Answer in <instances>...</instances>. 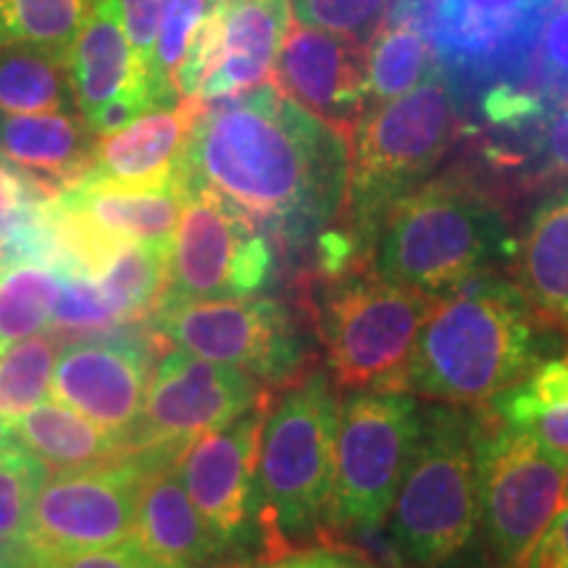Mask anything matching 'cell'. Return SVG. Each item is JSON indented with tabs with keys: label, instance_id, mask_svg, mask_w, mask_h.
<instances>
[{
	"label": "cell",
	"instance_id": "obj_1",
	"mask_svg": "<svg viewBox=\"0 0 568 568\" xmlns=\"http://www.w3.org/2000/svg\"><path fill=\"white\" fill-rule=\"evenodd\" d=\"M180 176L222 195L272 243L303 247L345 209L351 151L345 132L266 82L197 111Z\"/></svg>",
	"mask_w": 568,
	"mask_h": 568
},
{
	"label": "cell",
	"instance_id": "obj_2",
	"mask_svg": "<svg viewBox=\"0 0 568 568\" xmlns=\"http://www.w3.org/2000/svg\"><path fill=\"white\" fill-rule=\"evenodd\" d=\"M518 284L481 272L432 301L403 389L458 408L489 406L556 351Z\"/></svg>",
	"mask_w": 568,
	"mask_h": 568
},
{
	"label": "cell",
	"instance_id": "obj_3",
	"mask_svg": "<svg viewBox=\"0 0 568 568\" xmlns=\"http://www.w3.org/2000/svg\"><path fill=\"white\" fill-rule=\"evenodd\" d=\"M387 524L410 568H487L471 414L458 406L424 408L422 435Z\"/></svg>",
	"mask_w": 568,
	"mask_h": 568
},
{
	"label": "cell",
	"instance_id": "obj_4",
	"mask_svg": "<svg viewBox=\"0 0 568 568\" xmlns=\"http://www.w3.org/2000/svg\"><path fill=\"white\" fill-rule=\"evenodd\" d=\"M514 253L506 219L487 197L437 182L389 209L368 258L382 280L439 297Z\"/></svg>",
	"mask_w": 568,
	"mask_h": 568
},
{
	"label": "cell",
	"instance_id": "obj_5",
	"mask_svg": "<svg viewBox=\"0 0 568 568\" xmlns=\"http://www.w3.org/2000/svg\"><path fill=\"white\" fill-rule=\"evenodd\" d=\"M458 111L443 67L416 90L376 103L353 126L345 226L361 258L372 255L382 219L422 187L456 138Z\"/></svg>",
	"mask_w": 568,
	"mask_h": 568
},
{
	"label": "cell",
	"instance_id": "obj_6",
	"mask_svg": "<svg viewBox=\"0 0 568 568\" xmlns=\"http://www.w3.org/2000/svg\"><path fill=\"white\" fill-rule=\"evenodd\" d=\"M329 376L308 372L266 414L261 435L266 556L287 558L322 531L335 481L339 403Z\"/></svg>",
	"mask_w": 568,
	"mask_h": 568
},
{
	"label": "cell",
	"instance_id": "obj_7",
	"mask_svg": "<svg viewBox=\"0 0 568 568\" xmlns=\"http://www.w3.org/2000/svg\"><path fill=\"white\" fill-rule=\"evenodd\" d=\"M474 458L485 564L527 568L564 497L568 458L503 424L489 406L474 416Z\"/></svg>",
	"mask_w": 568,
	"mask_h": 568
},
{
	"label": "cell",
	"instance_id": "obj_8",
	"mask_svg": "<svg viewBox=\"0 0 568 568\" xmlns=\"http://www.w3.org/2000/svg\"><path fill=\"white\" fill-rule=\"evenodd\" d=\"M435 297L374 272L332 276L316 295V332L343 389H403L422 322Z\"/></svg>",
	"mask_w": 568,
	"mask_h": 568
},
{
	"label": "cell",
	"instance_id": "obj_9",
	"mask_svg": "<svg viewBox=\"0 0 568 568\" xmlns=\"http://www.w3.org/2000/svg\"><path fill=\"white\" fill-rule=\"evenodd\" d=\"M422 424L424 406L403 389H353L339 403L335 481L322 531L389 521Z\"/></svg>",
	"mask_w": 568,
	"mask_h": 568
},
{
	"label": "cell",
	"instance_id": "obj_10",
	"mask_svg": "<svg viewBox=\"0 0 568 568\" xmlns=\"http://www.w3.org/2000/svg\"><path fill=\"white\" fill-rule=\"evenodd\" d=\"M148 322L155 339H166L205 361L243 368L264 385H293L301 379L303 337L287 305L272 297H161Z\"/></svg>",
	"mask_w": 568,
	"mask_h": 568
},
{
	"label": "cell",
	"instance_id": "obj_11",
	"mask_svg": "<svg viewBox=\"0 0 568 568\" xmlns=\"http://www.w3.org/2000/svg\"><path fill=\"white\" fill-rule=\"evenodd\" d=\"M268 403V389L243 368L205 361L187 351L166 353L151 374L145 408L130 445L148 468L176 464V458L205 432L237 422Z\"/></svg>",
	"mask_w": 568,
	"mask_h": 568
},
{
	"label": "cell",
	"instance_id": "obj_12",
	"mask_svg": "<svg viewBox=\"0 0 568 568\" xmlns=\"http://www.w3.org/2000/svg\"><path fill=\"white\" fill-rule=\"evenodd\" d=\"M184 187L187 197L169 243L166 290L161 297L219 301L261 293L274 280L272 240L213 190L187 182Z\"/></svg>",
	"mask_w": 568,
	"mask_h": 568
},
{
	"label": "cell",
	"instance_id": "obj_13",
	"mask_svg": "<svg viewBox=\"0 0 568 568\" xmlns=\"http://www.w3.org/2000/svg\"><path fill=\"white\" fill-rule=\"evenodd\" d=\"M268 403H261L222 429L205 432L176 458L190 500L219 539L226 558L266 550L264 493H261V435Z\"/></svg>",
	"mask_w": 568,
	"mask_h": 568
},
{
	"label": "cell",
	"instance_id": "obj_14",
	"mask_svg": "<svg viewBox=\"0 0 568 568\" xmlns=\"http://www.w3.org/2000/svg\"><path fill=\"white\" fill-rule=\"evenodd\" d=\"M290 27V0H211L176 71L180 101L203 109L266 84Z\"/></svg>",
	"mask_w": 568,
	"mask_h": 568
},
{
	"label": "cell",
	"instance_id": "obj_15",
	"mask_svg": "<svg viewBox=\"0 0 568 568\" xmlns=\"http://www.w3.org/2000/svg\"><path fill=\"white\" fill-rule=\"evenodd\" d=\"M148 474L151 468L138 456L101 468L61 471L34 497L27 539L48 558L126 542L134 535Z\"/></svg>",
	"mask_w": 568,
	"mask_h": 568
},
{
	"label": "cell",
	"instance_id": "obj_16",
	"mask_svg": "<svg viewBox=\"0 0 568 568\" xmlns=\"http://www.w3.org/2000/svg\"><path fill=\"white\" fill-rule=\"evenodd\" d=\"M437 61L474 82L518 88L552 0H416Z\"/></svg>",
	"mask_w": 568,
	"mask_h": 568
},
{
	"label": "cell",
	"instance_id": "obj_17",
	"mask_svg": "<svg viewBox=\"0 0 568 568\" xmlns=\"http://www.w3.org/2000/svg\"><path fill=\"white\" fill-rule=\"evenodd\" d=\"M151 385L148 347L134 339H84L55 358L51 395L61 406L130 439Z\"/></svg>",
	"mask_w": 568,
	"mask_h": 568
},
{
	"label": "cell",
	"instance_id": "obj_18",
	"mask_svg": "<svg viewBox=\"0 0 568 568\" xmlns=\"http://www.w3.org/2000/svg\"><path fill=\"white\" fill-rule=\"evenodd\" d=\"M274 84L339 132L366 111V51L343 34L290 27L274 67Z\"/></svg>",
	"mask_w": 568,
	"mask_h": 568
},
{
	"label": "cell",
	"instance_id": "obj_19",
	"mask_svg": "<svg viewBox=\"0 0 568 568\" xmlns=\"http://www.w3.org/2000/svg\"><path fill=\"white\" fill-rule=\"evenodd\" d=\"M69 82L82 116L119 98H140L153 105L151 77L126 34L122 0H98L67 55Z\"/></svg>",
	"mask_w": 568,
	"mask_h": 568
},
{
	"label": "cell",
	"instance_id": "obj_20",
	"mask_svg": "<svg viewBox=\"0 0 568 568\" xmlns=\"http://www.w3.org/2000/svg\"><path fill=\"white\" fill-rule=\"evenodd\" d=\"M132 542L155 568H216L230 564L219 539L190 500L174 464L153 468L142 481Z\"/></svg>",
	"mask_w": 568,
	"mask_h": 568
},
{
	"label": "cell",
	"instance_id": "obj_21",
	"mask_svg": "<svg viewBox=\"0 0 568 568\" xmlns=\"http://www.w3.org/2000/svg\"><path fill=\"white\" fill-rule=\"evenodd\" d=\"M201 105L176 103L169 109H151L105 134L92 148L90 172L82 180L116 184H163L180 172V161Z\"/></svg>",
	"mask_w": 568,
	"mask_h": 568
},
{
	"label": "cell",
	"instance_id": "obj_22",
	"mask_svg": "<svg viewBox=\"0 0 568 568\" xmlns=\"http://www.w3.org/2000/svg\"><path fill=\"white\" fill-rule=\"evenodd\" d=\"M95 140L84 119L71 113L0 111V153L53 195L90 172Z\"/></svg>",
	"mask_w": 568,
	"mask_h": 568
},
{
	"label": "cell",
	"instance_id": "obj_23",
	"mask_svg": "<svg viewBox=\"0 0 568 568\" xmlns=\"http://www.w3.org/2000/svg\"><path fill=\"white\" fill-rule=\"evenodd\" d=\"M516 253V284L531 311L568 335V190L531 211Z\"/></svg>",
	"mask_w": 568,
	"mask_h": 568
},
{
	"label": "cell",
	"instance_id": "obj_24",
	"mask_svg": "<svg viewBox=\"0 0 568 568\" xmlns=\"http://www.w3.org/2000/svg\"><path fill=\"white\" fill-rule=\"evenodd\" d=\"M19 447L32 453L48 471H84L132 456L130 439L103 429L59 400H42L11 422Z\"/></svg>",
	"mask_w": 568,
	"mask_h": 568
},
{
	"label": "cell",
	"instance_id": "obj_25",
	"mask_svg": "<svg viewBox=\"0 0 568 568\" xmlns=\"http://www.w3.org/2000/svg\"><path fill=\"white\" fill-rule=\"evenodd\" d=\"M489 408L503 424L568 458V358H545Z\"/></svg>",
	"mask_w": 568,
	"mask_h": 568
},
{
	"label": "cell",
	"instance_id": "obj_26",
	"mask_svg": "<svg viewBox=\"0 0 568 568\" xmlns=\"http://www.w3.org/2000/svg\"><path fill=\"white\" fill-rule=\"evenodd\" d=\"M77 109L67 61L40 48H0V111L69 113Z\"/></svg>",
	"mask_w": 568,
	"mask_h": 568
},
{
	"label": "cell",
	"instance_id": "obj_27",
	"mask_svg": "<svg viewBox=\"0 0 568 568\" xmlns=\"http://www.w3.org/2000/svg\"><path fill=\"white\" fill-rule=\"evenodd\" d=\"M439 69L437 53L410 21H395L379 32L366 51V92L374 105L406 95Z\"/></svg>",
	"mask_w": 568,
	"mask_h": 568
},
{
	"label": "cell",
	"instance_id": "obj_28",
	"mask_svg": "<svg viewBox=\"0 0 568 568\" xmlns=\"http://www.w3.org/2000/svg\"><path fill=\"white\" fill-rule=\"evenodd\" d=\"M166 261L169 245L126 243L111 255L101 274H95L119 324L148 316L159 305L166 290Z\"/></svg>",
	"mask_w": 568,
	"mask_h": 568
},
{
	"label": "cell",
	"instance_id": "obj_29",
	"mask_svg": "<svg viewBox=\"0 0 568 568\" xmlns=\"http://www.w3.org/2000/svg\"><path fill=\"white\" fill-rule=\"evenodd\" d=\"M98 0H0V48H40L67 61Z\"/></svg>",
	"mask_w": 568,
	"mask_h": 568
},
{
	"label": "cell",
	"instance_id": "obj_30",
	"mask_svg": "<svg viewBox=\"0 0 568 568\" xmlns=\"http://www.w3.org/2000/svg\"><path fill=\"white\" fill-rule=\"evenodd\" d=\"M61 293V266L19 261L0 266V347L32 337L48 324Z\"/></svg>",
	"mask_w": 568,
	"mask_h": 568
},
{
	"label": "cell",
	"instance_id": "obj_31",
	"mask_svg": "<svg viewBox=\"0 0 568 568\" xmlns=\"http://www.w3.org/2000/svg\"><path fill=\"white\" fill-rule=\"evenodd\" d=\"M53 335H32L9 347H0V416H24L51 393L55 366Z\"/></svg>",
	"mask_w": 568,
	"mask_h": 568
},
{
	"label": "cell",
	"instance_id": "obj_32",
	"mask_svg": "<svg viewBox=\"0 0 568 568\" xmlns=\"http://www.w3.org/2000/svg\"><path fill=\"white\" fill-rule=\"evenodd\" d=\"M209 6L211 0H163L159 34H155L151 67H148L155 109L182 103L176 92V71L193 42L195 30L209 13Z\"/></svg>",
	"mask_w": 568,
	"mask_h": 568
},
{
	"label": "cell",
	"instance_id": "obj_33",
	"mask_svg": "<svg viewBox=\"0 0 568 568\" xmlns=\"http://www.w3.org/2000/svg\"><path fill=\"white\" fill-rule=\"evenodd\" d=\"M48 474V466L24 447L0 453V542L27 535L32 503Z\"/></svg>",
	"mask_w": 568,
	"mask_h": 568
},
{
	"label": "cell",
	"instance_id": "obj_34",
	"mask_svg": "<svg viewBox=\"0 0 568 568\" xmlns=\"http://www.w3.org/2000/svg\"><path fill=\"white\" fill-rule=\"evenodd\" d=\"M290 3L297 24L364 42L387 17L393 0H290Z\"/></svg>",
	"mask_w": 568,
	"mask_h": 568
},
{
	"label": "cell",
	"instance_id": "obj_35",
	"mask_svg": "<svg viewBox=\"0 0 568 568\" xmlns=\"http://www.w3.org/2000/svg\"><path fill=\"white\" fill-rule=\"evenodd\" d=\"M42 568H155L151 560L142 556V550L132 539L122 545L103 550L74 552V556H55L42 558Z\"/></svg>",
	"mask_w": 568,
	"mask_h": 568
},
{
	"label": "cell",
	"instance_id": "obj_36",
	"mask_svg": "<svg viewBox=\"0 0 568 568\" xmlns=\"http://www.w3.org/2000/svg\"><path fill=\"white\" fill-rule=\"evenodd\" d=\"M539 55L552 80H568V3L548 13L539 30Z\"/></svg>",
	"mask_w": 568,
	"mask_h": 568
},
{
	"label": "cell",
	"instance_id": "obj_37",
	"mask_svg": "<svg viewBox=\"0 0 568 568\" xmlns=\"http://www.w3.org/2000/svg\"><path fill=\"white\" fill-rule=\"evenodd\" d=\"M527 568H568V506L560 508L537 539Z\"/></svg>",
	"mask_w": 568,
	"mask_h": 568
},
{
	"label": "cell",
	"instance_id": "obj_38",
	"mask_svg": "<svg viewBox=\"0 0 568 568\" xmlns=\"http://www.w3.org/2000/svg\"><path fill=\"white\" fill-rule=\"evenodd\" d=\"M539 155L556 172L568 174V103L552 113L539 138Z\"/></svg>",
	"mask_w": 568,
	"mask_h": 568
},
{
	"label": "cell",
	"instance_id": "obj_39",
	"mask_svg": "<svg viewBox=\"0 0 568 568\" xmlns=\"http://www.w3.org/2000/svg\"><path fill=\"white\" fill-rule=\"evenodd\" d=\"M301 556H303L305 568H374V566H368L366 560L347 556V552H339V550L324 548V550L301 552Z\"/></svg>",
	"mask_w": 568,
	"mask_h": 568
},
{
	"label": "cell",
	"instance_id": "obj_40",
	"mask_svg": "<svg viewBox=\"0 0 568 568\" xmlns=\"http://www.w3.org/2000/svg\"><path fill=\"white\" fill-rule=\"evenodd\" d=\"M17 437H13V429H11V422L9 418L0 416V453L6 450H17Z\"/></svg>",
	"mask_w": 568,
	"mask_h": 568
},
{
	"label": "cell",
	"instance_id": "obj_41",
	"mask_svg": "<svg viewBox=\"0 0 568 568\" xmlns=\"http://www.w3.org/2000/svg\"><path fill=\"white\" fill-rule=\"evenodd\" d=\"M274 568H305L303 566V556H287L282 564H276Z\"/></svg>",
	"mask_w": 568,
	"mask_h": 568
},
{
	"label": "cell",
	"instance_id": "obj_42",
	"mask_svg": "<svg viewBox=\"0 0 568 568\" xmlns=\"http://www.w3.org/2000/svg\"><path fill=\"white\" fill-rule=\"evenodd\" d=\"M224 568H274V566H258V564H245V560H234V564Z\"/></svg>",
	"mask_w": 568,
	"mask_h": 568
},
{
	"label": "cell",
	"instance_id": "obj_43",
	"mask_svg": "<svg viewBox=\"0 0 568 568\" xmlns=\"http://www.w3.org/2000/svg\"><path fill=\"white\" fill-rule=\"evenodd\" d=\"M564 506H568V474H566V485H564Z\"/></svg>",
	"mask_w": 568,
	"mask_h": 568
}]
</instances>
